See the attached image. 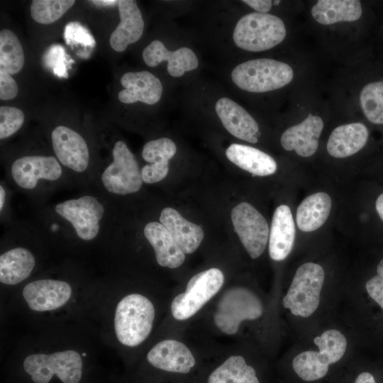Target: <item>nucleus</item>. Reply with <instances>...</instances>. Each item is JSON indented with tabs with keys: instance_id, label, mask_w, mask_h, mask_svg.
<instances>
[{
	"instance_id": "1",
	"label": "nucleus",
	"mask_w": 383,
	"mask_h": 383,
	"mask_svg": "<svg viewBox=\"0 0 383 383\" xmlns=\"http://www.w3.org/2000/svg\"><path fill=\"white\" fill-rule=\"evenodd\" d=\"M155 313L154 306L147 297L139 294L123 297L116 306L114 318L118 341L129 347L142 343L151 332Z\"/></svg>"
},
{
	"instance_id": "2",
	"label": "nucleus",
	"mask_w": 383,
	"mask_h": 383,
	"mask_svg": "<svg viewBox=\"0 0 383 383\" xmlns=\"http://www.w3.org/2000/svg\"><path fill=\"white\" fill-rule=\"evenodd\" d=\"M293 77V70L288 64L267 58L245 61L231 72V79L238 88L254 93L280 89Z\"/></svg>"
},
{
	"instance_id": "3",
	"label": "nucleus",
	"mask_w": 383,
	"mask_h": 383,
	"mask_svg": "<svg viewBox=\"0 0 383 383\" xmlns=\"http://www.w3.org/2000/svg\"><path fill=\"white\" fill-rule=\"evenodd\" d=\"M286 36L283 21L270 13L253 12L243 16L236 23L233 38L240 48L260 52L279 44Z\"/></svg>"
},
{
	"instance_id": "4",
	"label": "nucleus",
	"mask_w": 383,
	"mask_h": 383,
	"mask_svg": "<svg viewBox=\"0 0 383 383\" xmlns=\"http://www.w3.org/2000/svg\"><path fill=\"white\" fill-rule=\"evenodd\" d=\"M319 351H304L293 360L292 367L303 380L312 382L326 376L330 365L340 360L345 353L347 340L338 330L330 329L313 339Z\"/></svg>"
},
{
	"instance_id": "5",
	"label": "nucleus",
	"mask_w": 383,
	"mask_h": 383,
	"mask_svg": "<svg viewBox=\"0 0 383 383\" xmlns=\"http://www.w3.org/2000/svg\"><path fill=\"white\" fill-rule=\"evenodd\" d=\"M323 282L324 271L321 265L313 262L301 265L283 298V306L294 316H310L318 307Z\"/></svg>"
},
{
	"instance_id": "6",
	"label": "nucleus",
	"mask_w": 383,
	"mask_h": 383,
	"mask_svg": "<svg viewBox=\"0 0 383 383\" xmlns=\"http://www.w3.org/2000/svg\"><path fill=\"white\" fill-rule=\"evenodd\" d=\"M23 369L35 383H48L53 375H57L63 383H79L82 374V360L73 350L32 354L25 358Z\"/></svg>"
},
{
	"instance_id": "7",
	"label": "nucleus",
	"mask_w": 383,
	"mask_h": 383,
	"mask_svg": "<svg viewBox=\"0 0 383 383\" xmlns=\"http://www.w3.org/2000/svg\"><path fill=\"white\" fill-rule=\"evenodd\" d=\"M263 308L258 297L248 289L235 287L223 294L213 316L214 323L223 333H237L240 323L261 316Z\"/></svg>"
},
{
	"instance_id": "8",
	"label": "nucleus",
	"mask_w": 383,
	"mask_h": 383,
	"mask_svg": "<svg viewBox=\"0 0 383 383\" xmlns=\"http://www.w3.org/2000/svg\"><path fill=\"white\" fill-rule=\"evenodd\" d=\"M111 153L112 162L101 174L104 188L111 194L122 196L139 191L143 182L141 172L126 143L116 141Z\"/></svg>"
},
{
	"instance_id": "9",
	"label": "nucleus",
	"mask_w": 383,
	"mask_h": 383,
	"mask_svg": "<svg viewBox=\"0 0 383 383\" xmlns=\"http://www.w3.org/2000/svg\"><path fill=\"white\" fill-rule=\"evenodd\" d=\"M223 272L211 268L194 275L186 291L176 296L171 304V312L177 320H186L196 313L221 288Z\"/></svg>"
},
{
	"instance_id": "10",
	"label": "nucleus",
	"mask_w": 383,
	"mask_h": 383,
	"mask_svg": "<svg viewBox=\"0 0 383 383\" xmlns=\"http://www.w3.org/2000/svg\"><path fill=\"white\" fill-rule=\"evenodd\" d=\"M54 209L71 224L81 240L90 241L98 235L105 209L96 197L84 195L70 199L57 204Z\"/></svg>"
},
{
	"instance_id": "11",
	"label": "nucleus",
	"mask_w": 383,
	"mask_h": 383,
	"mask_svg": "<svg viewBox=\"0 0 383 383\" xmlns=\"http://www.w3.org/2000/svg\"><path fill=\"white\" fill-rule=\"evenodd\" d=\"M231 221L249 255L253 259L260 257L269 238V227L264 216L250 204L241 202L232 209Z\"/></svg>"
},
{
	"instance_id": "12",
	"label": "nucleus",
	"mask_w": 383,
	"mask_h": 383,
	"mask_svg": "<svg viewBox=\"0 0 383 383\" xmlns=\"http://www.w3.org/2000/svg\"><path fill=\"white\" fill-rule=\"evenodd\" d=\"M62 174V167L53 156H23L14 160L11 168L13 182L25 190L34 189L40 180L56 181Z\"/></svg>"
},
{
	"instance_id": "13",
	"label": "nucleus",
	"mask_w": 383,
	"mask_h": 383,
	"mask_svg": "<svg viewBox=\"0 0 383 383\" xmlns=\"http://www.w3.org/2000/svg\"><path fill=\"white\" fill-rule=\"evenodd\" d=\"M52 145L59 162L77 173L85 172L89 164V150L83 137L72 128L58 126L51 133Z\"/></svg>"
},
{
	"instance_id": "14",
	"label": "nucleus",
	"mask_w": 383,
	"mask_h": 383,
	"mask_svg": "<svg viewBox=\"0 0 383 383\" xmlns=\"http://www.w3.org/2000/svg\"><path fill=\"white\" fill-rule=\"evenodd\" d=\"M69 283L57 279H38L27 284L23 296L29 308L35 311H48L64 306L70 299Z\"/></svg>"
},
{
	"instance_id": "15",
	"label": "nucleus",
	"mask_w": 383,
	"mask_h": 383,
	"mask_svg": "<svg viewBox=\"0 0 383 383\" xmlns=\"http://www.w3.org/2000/svg\"><path fill=\"white\" fill-rule=\"evenodd\" d=\"M143 59L149 67L167 62V72L174 77L182 76L186 72L198 67L199 60L192 50L187 47L174 51L168 50L164 44L155 40L148 45L143 51Z\"/></svg>"
},
{
	"instance_id": "16",
	"label": "nucleus",
	"mask_w": 383,
	"mask_h": 383,
	"mask_svg": "<svg viewBox=\"0 0 383 383\" xmlns=\"http://www.w3.org/2000/svg\"><path fill=\"white\" fill-rule=\"evenodd\" d=\"M216 112L225 128L233 136L251 143L258 141L259 126L240 105L227 97L219 99Z\"/></svg>"
},
{
	"instance_id": "17",
	"label": "nucleus",
	"mask_w": 383,
	"mask_h": 383,
	"mask_svg": "<svg viewBox=\"0 0 383 383\" xmlns=\"http://www.w3.org/2000/svg\"><path fill=\"white\" fill-rule=\"evenodd\" d=\"M121 84L125 89L119 91L118 98L124 104L141 101L152 105L162 96L160 80L148 71L126 72L121 77Z\"/></svg>"
},
{
	"instance_id": "18",
	"label": "nucleus",
	"mask_w": 383,
	"mask_h": 383,
	"mask_svg": "<svg viewBox=\"0 0 383 383\" xmlns=\"http://www.w3.org/2000/svg\"><path fill=\"white\" fill-rule=\"evenodd\" d=\"M323 128L321 118L309 113L302 122L287 128L282 133L281 145L286 150H295L299 156H311L317 150Z\"/></svg>"
},
{
	"instance_id": "19",
	"label": "nucleus",
	"mask_w": 383,
	"mask_h": 383,
	"mask_svg": "<svg viewBox=\"0 0 383 383\" xmlns=\"http://www.w3.org/2000/svg\"><path fill=\"white\" fill-rule=\"evenodd\" d=\"M147 360L156 368L176 373H188L196 361L190 350L175 340H165L148 352Z\"/></svg>"
},
{
	"instance_id": "20",
	"label": "nucleus",
	"mask_w": 383,
	"mask_h": 383,
	"mask_svg": "<svg viewBox=\"0 0 383 383\" xmlns=\"http://www.w3.org/2000/svg\"><path fill=\"white\" fill-rule=\"evenodd\" d=\"M118 9L121 21L111 34L109 43L114 50L121 52L140 38L145 23L136 1H118Z\"/></svg>"
},
{
	"instance_id": "21",
	"label": "nucleus",
	"mask_w": 383,
	"mask_h": 383,
	"mask_svg": "<svg viewBox=\"0 0 383 383\" xmlns=\"http://www.w3.org/2000/svg\"><path fill=\"white\" fill-rule=\"evenodd\" d=\"M177 151L175 143L170 138H161L146 143L142 157L149 162L140 170L143 181L154 184L163 179L169 172V160Z\"/></svg>"
},
{
	"instance_id": "22",
	"label": "nucleus",
	"mask_w": 383,
	"mask_h": 383,
	"mask_svg": "<svg viewBox=\"0 0 383 383\" xmlns=\"http://www.w3.org/2000/svg\"><path fill=\"white\" fill-rule=\"evenodd\" d=\"M295 233L289 207L278 206L274 212L269 236V254L273 260L282 261L289 255L294 245Z\"/></svg>"
},
{
	"instance_id": "23",
	"label": "nucleus",
	"mask_w": 383,
	"mask_h": 383,
	"mask_svg": "<svg viewBox=\"0 0 383 383\" xmlns=\"http://www.w3.org/2000/svg\"><path fill=\"white\" fill-rule=\"evenodd\" d=\"M144 235L152 247L157 262L160 266L177 268L184 262L185 254L161 223L151 221L147 223Z\"/></svg>"
},
{
	"instance_id": "24",
	"label": "nucleus",
	"mask_w": 383,
	"mask_h": 383,
	"mask_svg": "<svg viewBox=\"0 0 383 383\" xmlns=\"http://www.w3.org/2000/svg\"><path fill=\"white\" fill-rule=\"evenodd\" d=\"M160 221L184 254L193 253L203 240L204 232L201 228L184 218L172 208L167 207L162 209Z\"/></svg>"
},
{
	"instance_id": "25",
	"label": "nucleus",
	"mask_w": 383,
	"mask_h": 383,
	"mask_svg": "<svg viewBox=\"0 0 383 383\" xmlns=\"http://www.w3.org/2000/svg\"><path fill=\"white\" fill-rule=\"evenodd\" d=\"M368 138V128L362 123L342 125L335 128L331 133L327 150L334 157H347L362 149Z\"/></svg>"
},
{
	"instance_id": "26",
	"label": "nucleus",
	"mask_w": 383,
	"mask_h": 383,
	"mask_svg": "<svg viewBox=\"0 0 383 383\" xmlns=\"http://www.w3.org/2000/svg\"><path fill=\"white\" fill-rule=\"evenodd\" d=\"M226 155L233 164L253 175L267 176L277 170V163L271 156L251 146L231 144Z\"/></svg>"
},
{
	"instance_id": "27",
	"label": "nucleus",
	"mask_w": 383,
	"mask_h": 383,
	"mask_svg": "<svg viewBox=\"0 0 383 383\" xmlns=\"http://www.w3.org/2000/svg\"><path fill=\"white\" fill-rule=\"evenodd\" d=\"M35 265V257L29 250L11 248L0 255V282L8 285L20 283L30 276Z\"/></svg>"
},
{
	"instance_id": "28",
	"label": "nucleus",
	"mask_w": 383,
	"mask_h": 383,
	"mask_svg": "<svg viewBox=\"0 0 383 383\" xmlns=\"http://www.w3.org/2000/svg\"><path fill=\"white\" fill-rule=\"evenodd\" d=\"M331 205V199L325 192H317L305 198L296 211L298 228L304 232L318 229L326 221Z\"/></svg>"
},
{
	"instance_id": "29",
	"label": "nucleus",
	"mask_w": 383,
	"mask_h": 383,
	"mask_svg": "<svg viewBox=\"0 0 383 383\" xmlns=\"http://www.w3.org/2000/svg\"><path fill=\"white\" fill-rule=\"evenodd\" d=\"M362 14V6L358 0H319L311 9L313 18L323 25L355 21Z\"/></svg>"
},
{
	"instance_id": "30",
	"label": "nucleus",
	"mask_w": 383,
	"mask_h": 383,
	"mask_svg": "<svg viewBox=\"0 0 383 383\" xmlns=\"http://www.w3.org/2000/svg\"><path fill=\"white\" fill-rule=\"evenodd\" d=\"M208 383H259L253 367L242 356L228 357L209 376Z\"/></svg>"
},
{
	"instance_id": "31",
	"label": "nucleus",
	"mask_w": 383,
	"mask_h": 383,
	"mask_svg": "<svg viewBox=\"0 0 383 383\" xmlns=\"http://www.w3.org/2000/svg\"><path fill=\"white\" fill-rule=\"evenodd\" d=\"M25 62L22 45L16 34L8 29L0 32V72H19Z\"/></svg>"
},
{
	"instance_id": "32",
	"label": "nucleus",
	"mask_w": 383,
	"mask_h": 383,
	"mask_svg": "<svg viewBox=\"0 0 383 383\" xmlns=\"http://www.w3.org/2000/svg\"><path fill=\"white\" fill-rule=\"evenodd\" d=\"M360 106L368 121L383 125V78L368 82L362 87Z\"/></svg>"
},
{
	"instance_id": "33",
	"label": "nucleus",
	"mask_w": 383,
	"mask_h": 383,
	"mask_svg": "<svg viewBox=\"0 0 383 383\" xmlns=\"http://www.w3.org/2000/svg\"><path fill=\"white\" fill-rule=\"evenodd\" d=\"M74 3V0H33L30 15L39 23L50 24L61 18Z\"/></svg>"
},
{
	"instance_id": "34",
	"label": "nucleus",
	"mask_w": 383,
	"mask_h": 383,
	"mask_svg": "<svg viewBox=\"0 0 383 383\" xmlns=\"http://www.w3.org/2000/svg\"><path fill=\"white\" fill-rule=\"evenodd\" d=\"M25 120L23 112L16 107H0V139L3 140L16 133L23 126Z\"/></svg>"
},
{
	"instance_id": "35",
	"label": "nucleus",
	"mask_w": 383,
	"mask_h": 383,
	"mask_svg": "<svg viewBox=\"0 0 383 383\" xmlns=\"http://www.w3.org/2000/svg\"><path fill=\"white\" fill-rule=\"evenodd\" d=\"M43 60L45 66L51 69L55 75L67 77L66 52L61 45H51L45 52Z\"/></svg>"
},
{
	"instance_id": "36",
	"label": "nucleus",
	"mask_w": 383,
	"mask_h": 383,
	"mask_svg": "<svg viewBox=\"0 0 383 383\" xmlns=\"http://www.w3.org/2000/svg\"><path fill=\"white\" fill-rule=\"evenodd\" d=\"M65 39L67 44L80 43L86 46H93L95 43L94 39L88 30L77 22H72L66 26Z\"/></svg>"
},
{
	"instance_id": "37",
	"label": "nucleus",
	"mask_w": 383,
	"mask_h": 383,
	"mask_svg": "<svg viewBox=\"0 0 383 383\" xmlns=\"http://www.w3.org/2000/svg\"><path fill=\"white\" fill-rule=\"evenodd\" d=\"M18 91V85L11 75L0 72V99H13L16 96Z\"/></svg>"
},
{
	"instance_id": "38",
	"label": "nucleus",
	"mask_w": 383,
	"mask_h": 383,
	"mask_svg": "<svg viewBox=\"0 0 383 383\" xmlns=\"http://www.w3.org/2000/svg\"><path fill=\"white\" fill-rule=\"evenodd\" d=\"M366 290L370 296L383 309V278L375 275L366 283Z\"/></svg>"
},
{
	"instance_id": "39",
	"label": "nucleus",
	"mask_w": 383,
	"mask_h": 383,
	"mask_svg": "<svg viewBox=\"0 0 383 383\" xmlns=\"http://www.w3.org/2000/svg\"><path fill=\"white\" fill-rule=\"evenodd\" d=\"M243 2L254 9L257 12L267 13L271 9L272 2L270 0H243Z\"/></svg>"
},
{
	"instance_id": "40",
	"label": "nucleus",
	"mask_w": 383,
	"mask_h": 383,
	"mask_svg": "<svg viewBox=\"0 0 383 383\" xmlns=\"http://www.w3.org/2000/svg\"><path fill=\"white\" fill-rule=\"evenodd\" d=\"M355 383H377L375 378L368 372L360 373L356 378Z\"/></svg>"
},
{
	"instance_id": "41",
	"label": "nucleus",
	"mask_w": 383,
	"mask_h": 383,
	"mask_svg": "<svg viewBox=\"0 0 383 383\" xmlns=\"http://www.w3.org/2000/svg\"><path fill=\"white\" fill-rule=\"evenodd\" d=\"M375 208L378 215L383 221V193L377 197L375 202Z\"/></svg>"
},
{
	"instance_id": "42",
	"label": "nucleus",
	"mask_w": 383,
	"mask_h": 383,
	"mask_svg": "<svg viewBox=\"0 0 383 383\" xmlns=\"http://www.w3.org/2000/svg\"><path fill=\"white\" fill-rule=\"evenodd\" d=\"M6 201V191L3 185H0V211L2 212Z\"/></svg>"
},
{
	"instance_id": "43",
	"label": "nucleus",
	"mask_w": 383,
	"mask_h": 383,
	"mask_svg": "<svg viewBox=\"0 0 383 383\" xmlns=\"http://www.w3.org/2000/svg\"><path fill=\"white\" fill-rule=\"evenodd\" d=\"M92 2L97 5H102V6H111L114 5L118 3V1H112V0H100V1H92Z\"/></svg>"
},
{
	"instance_id": "44",
	"label": "nucleus",
	"mask_w": 383,
	"mask_h": 383,
	"mask_svg": "<svg viewBox=\"0 0 383 383\" xmlns=\"http://www.w3.org/2000/svg\"><path fill=\"white\" fill-rule=\"evenodd\" d=\"M377 272L378 275L383 278V259L378 264Z\"/></svg>"
},
{
	"instance_id": "45",
	"label": "nucleus",
	"mask_w": 383,
	"mask_h": 383,
	"mask_svg": "<svg viewBox=\"0 0 383 383\" xmlns=\"http://www.w3.org/2000/svg\"><path fill=\"white\" fill-rule=\"evenodd\" d=\"M274 4H278L279 3V1H274Z\"/></svg>"
}]
</instances>
